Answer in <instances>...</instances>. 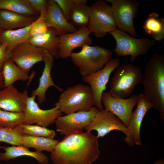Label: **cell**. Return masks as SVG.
I'll return each mask as SVG.
<instances>
[{
	"mask_svg": "<svg viewBox=\"0 0 164 164\" xmlns=\"http://www.w3.org/2000/svg\"><path fill=\"white\" fill-rule=\"evenodd\" d=\"M138 95L133 94L128 98L114 97L104 91L101 101L104 108L115 115L127 127L134 107L137 104Z\"/></svg>",
	"mask_w": 164,
	"mask_h": 164,
	"instance_id": "obj_14",
	"label": "cell"
},
{
	"mask_svg": "<svg viewBox=\"0 0 164 164\" xmlns=\"http://www.w3.org/2000/svg\"><path fill=\"white\" fill-rule=\"evenodd\" d=\"M4 79L2 72H0V90L4 88Z\"/></svg>",
	"mask_w": 164,
	"mask_h": 164,
	"instance_id": "obj_36",
	"label": "cell"
},
{
	"mask_svg": "<svg viewBox=\"0 0 164 164\" xmlns=\"http://www.w3.org/2000/svg\"><path fill=\"white\" fill-rule=\"evenodd\" d=\"M0 9L28 16H36L38 13L32 8L29 0H0Z\"/></svg>",
	"mask_w": 164,
	"mask_h": 164,
	"instance_id": "obj_28",
	"label": "cell"
},
{
	"mask_svg": "<svg viewBox=\"0 0 164 164\" xmlns=\"http://www.w3.org/2000/svg\"><path fill=\"white\" fill-rule=\"evenodd\" d=\"M27 91L19 92L13 85L0 90V109L13 112H23L26 107Z\"/></svg>",
	"mask_w": 164,
	"mask_h": 164,
	"instance_id": "obj_18",
	"label": "cell"
},
{
	"mask_svg": "<svg viewBox=\"0 0 164 164\" xmlns=\"http://www.w3.org/2000/svg\"><path fill=\"white\" fill-rule=\"evenodd\" d=\"M48 9L43 19L48 27H52L56 31L59 36L72 33L78 29L72 25L64 16L54 0H48Z\"/></svg>",
	"mask_w": 164,
	"mask_h": 164,
	"instance_id": "obj_17",
	"label": "cell"
},
{
	"mask_svg": "<svg viewBox=\"0 0 164 164\" xmlns=\"http://www.w3.org/2000/svg\"><path fill=\"white\" fill-rule=\"evenodd\" d=\"M142 27L145 33L150 35L155 41L164 39V19L160 18L158 13L149 14L144 22Z\"/></svg>",
	"mask_w": 164,
	"mask_h": 164,
	"instance_id": "obj_26",
	"label": "cell"
},
{
	"mask_svg": "<svg viewBox=\"0 0 164 164\" xmlns=\"http://www.w3.org/2000/svg\"><path fill=\"white\" fill-rule=\"evenodd\" d=\"M82 47L79 52H72L70 57L83 77L101 69L112 59L113 52L107 48L88 45Z\"/></svg>",
	"mask_w": 164,
	"mask_h": 164,
	"instance_id": "obj_3",
	"label": "cell"
},
{
	"mask_svg": "<svg viewBox=\"0 0 164 164\" xmlns=\"http://www.w3.org/2000/svg\"><path fill=\"white\" fill-rule=\"evenodd\" d=\"M78 0H54L66 18L69 21L72 9Z\"/></svg>",
	"mask_w": 164,
	"mask_h": 164,
	"instance_id": "obj_34",
	"label": "cell"
},
{
	"mask_svg": "<svg viewBox=\"0 0 164 164\" xmlns=\"http://www.w3.org/2000/svg\"><path fill=\"white\" fill-rule=\"evenodd\" d=\"M53 59V56L49 53L45 56L43 61L44 63V67L39 78L38 86L31 93V96L37 97L39 104H42L46 101V94L49 87L53 86L60 92L63 91L54 83L51 76Z\"/></svg>",
	"mask_w": 164,
	"mask_h": 164,
	"instance_id": "obj_19",
	"label": "cell"
},
{
	"mask_svg": "<svg viewBox=\"0 0 164 164\" xmlns=\"http://www.w3.org/2000/svg\"><path fill=\"white\" fill-rule=\"evenodd\" d=\"M10 58V52L7 50L5 46L2 44L0 48V72H2L3 65L5 61Z\"/></svg>",
	"mask_w": 164,
	"mask_h": 164,
	"instance_id": "obj_35",
	"label": "cell"
},
{
	"mask_svg": "<svg viewBox=\"0 0 164 164\" xmlns=\"http://www.w3.org/2000/svg\"><path fill=\"white\" fill-rule=\"evenodd\" d=\"M98 139L91 132L65 135L51 152L53 164H91L100 152Z\"/></svg>",
	"mask_w": 164,
	"mask_h": 164,
	"instance_id": "obj_1",
	"label": "cell"
},
{
	"mask_svg": "<svg viewBox=\"0 0 164 164\" xmlns=\"http://www.w3.org/2000/svg\"><path fill=\"white\" fill-rule=\"evenodd\" d=\"M58 102L60 111L67 114L89 110L94 105V98L89 86L79 84L63 91Z\"/></svg>",
	"mask_w": 164,
	"mask_h": 164,
	"instance_id": "obj_5",
	"label": "cell"
},
{
	"mask_svg": "<svg viewBox=\"0 0 164 164\" xmlns=\"http://www.w3.org/2000/svg\"><path fill=\"white\" fill-rule=\"evenodd\" d=\"M111 4L113 16L118 29L129 34L133 36H137L134 24L140 3L135 0H106Z\"/></svg>",
	"mask_w": 164,
	"mask_h": 164,
	"instance_id": "obj_9",
	"label": "cell"
},
{
	"mask_svg": "<svg viewBox=\"0 0 164 164\" xmlns=\"http://www.w3.org/2000/svg\"><path fill=\"white\" fill-rule=\"evenodd\" d=\"M23 124L15 128L0 127V142L13 145H21Z\"/></svg>",
	"mask_w": 164,
	"mask_h": 164,
	"instance_id": "obj_30",
	"label": "cell"
},
{
	"mask_svg": "<svg viewBox=\"0 0 164 164\" xmlns=\"http://www.w3.org/2000/svg\"><path fill=\"white\" fill-rule=\"evenodd\" d=\"M154 106L143 94L138 95L137 108L132 111L127 127L131 139L134 145H141L140 130L144 118L148 111Z\"/></svg>",
	"mask_w": 164,
	"mask_h": 164,
	"instance_id": "obj_16",
	"label": "cell"
},
{
	"mask_svg": "<svg viewBox=\"0 0 164 164\" xmlns=\"http://www.w3.org/2000/svg\"><path fill=\"white\" fill-rule=\"evenodd\" d=\"M154 164H164V161L162 159H159L155 161Z\"/></svg>",
	"mask_w": 164,
	"mask_h": 164,
	"instance_id": "obj_37",
	"label": "cell"
},
{
	"mask_svg": "<svg viewBox=\"0 0 164 164\" xmlns=\"http://www.w3.org/2000/svg\"><path fill=\"white\" fill-rule=\"evenodd\" d=\"M2 46V44L0 41V48Z\"/></svg>",
	"mask_w": 164,
	"mask_h": 164,
	"instance_id": "obj_38",
	"label": "cell"
},
{
	"mask_svg": "<svg viewBox=\"0 0 164 164\" xmlns=\"http://www.w3.org/2000/svg\"><path fill=\"white\" fill-rule=\"evenodd\" d=\"M46 32L38 37H30L29 41L31 43L47 50L54 58L59 56V37L56 30L48 27Z\"/></svg>",
	"mask_w": 164,
	"mask_h": 164,
	"instance_id": "obj_23",
	"label": "cell"
},
{
	"mask_svg": "<svg viewBox=\"0 0 164 164\" xmlns=\"http://www.w3.org/2000/svg\"><path fill=\"white\" fill-rule=\"evenodd\" d=\"M32 24L15 30L0 29V41L5 46L9 52L17 45L29 41L30 38L29 32Z\"/></svg>",
	"mask_w": 164,
	"mask_h": 164,
	"instance_id": "obj_22",
	"label": "cell"
},
{
	"mask_svg": "<svg viewBox=\"0 0 164 164\" xmlns=\"http://www.w3.org/2000/svg\"><path fill=\"white\" fill-rule=\"evenodd\" d=\"M36 97H29L28 94L26 96V107L23 112L24 124L36 123L39 126L47 128L54 124L57 118L62 115L59 103H55V106L51 109L44 110L41 109L35 101Z\"/></svg>",
	"mask_w": 164,
	"mask_h": 164,
	"instance_id": "obj_10",
	"label": "cell"
},
{
	"mask_svg": "<svg viewBox=\"0 0 164 164\" xmlns=\"http://www.w3.org/2000/svg\"><path fill=\"white\" fill-rule=\"evenodd\" d=\"M141 83L143 95L152 103L164 120V55L153 54L145 67Z\"/></svg>",
	"mask_w": 164,
	"mask_h": 164,
	"instance_id": "obj_2",
	"label": "cell"
},
{
	"mask_svg": "<svg viewBox=\"0 0 164 164\" xmlns=\"http://www.w3.org/2000/svg\"></svg>",
	"mask_w": 164,
	"mask_h": 164,
	"instance_id": "obj_39",
	"label": "cell"
},
{
	"mask_svg": "<svg viewBox=\"0 0 164 164\" xmlns=\"http://www.w3.org/2000/svg\"><path fill=\"white\" fill-rule=\"evenodd\" d=\"M142 77L141 69L132 63L120 65L115 69L108 92L113 97L126 98L141 83Z\"/></svg>",
	"mask_w": 164,
	"mask_h": 164,
	"instance_id": "obj_4",
	"label": "cell"
},
{
	"mask_svg": "<svg viewBox=\"0 0 164 164\" xmlns=\"http://www.w3.org/2000/svg\"><path fill=\"white\" fill-rule=\"evenodd\" d=\"M110 33L116 42V47L113 52L118 56H130L131 63L138 56L147 54L155 44L153 39L134 38L118 29Z\"/></svg>",
	"mask_w": 164,
	"mask_h": 164,
	"instance_id": "obj_6",
	"label": "cell"
},
{
	"mask_svg": "<svg viewBox=\"0 0 164 164\" xmlns=\"http://www.w3.org/2000/svg\"><path fill=\"white\" fill-rule=\"evenodd\" d=\"M87 0H78L72 9L69 21L76 27H87L89 24L91 8L87 4Z\"/></svg>",
	"mask_w": 164,
	"mask_h": 164,
	"instance_id": "obj_25",
	"label": "cell"
},
{
	"mask_svg": "<svg viewBox=\"0 0 164 164\" xmlns=\"http://www.w3.org/2000/svg\"><path fill=\"white\" fill-rule=\"evenodd\" d=\"M23 133L26 135L36 137H41L53 139L55 136V131L46 127L38 125H27L23 124Z\"/></svg>",
	"mask_w": 164,
	"mask_h": 164,
	"instance_id": "obj_31",
	"label": "cell"
},
{
	"mask_svg": "<svg viewBox=\"0 0 164 164\" xmlns=\"http://www.w3.org/2000/svg\"><path fill=\"white\" fill-rule=\"evenodd\" d=\"M35 16H26L0 9V30H13L29 26L36 19Z\"/></svg>",
	"mask_w": 164,
	"mask_h": 164,
	"instance_id": "obj_21",
	"label": "cell"
},
{
	"mask_svg": "<svg viewBox=\"0 0 164 164\" xmlns=\"http://www.w3.org/2000/svg\"><path fill=\"white\" fill-rule=\"evenodd\" d=\"M0 148L5 152L0 151V160L6 162L22 156H29L36 159L40 164H46L49 162L48 157L42 152L37 151L32 152L22 145H13L11 146H2Z\"/></svg>",
	"mask_w": 164,
	"mask_h": 164,
	"instance_id": "obj_20",
	"label": "cell"
},
{
	"mask_svg": "<svg viewBox=\"0 0 164 164\" xmlns=\"http://www.w3.org/2000/svg\"><path fill=\"white\" fill-rule=\"evenodd\" d=\"M4 87L12 85L16 81H26L29 78L28 73L17 65L9 58L4 62L2 70Z\"/></svg>",
	"mask_w": 164,
	"mask_h": 164,
	"instance_id": "obj_24",
	"label": "cell"
},
{
	"mask_svg": "<svg viewBox=\"0 0 164 164\" xmlns=\"http://www.w3.org/2000/svg\"><path fill=\"white\" fill-rule=\"evenodd\" d=\"M99 110L93 106L87 110H82L58 117L55 123L57 132L66 135L83 132Z\"/></svg>",
	"mask_w": 164,
	"mask_h": 164,
	"instance_id": "obj_11",
	"label": "cell"
},
{
	"mask_svg": "<svg viewBox=\"0 0 164 164\" xmlns=\"http://www.w3.org/2000/svg\"><path fill=\"white\" fill-rule=\"evenodd\" d=\"M84 129L87 132L96 131L97 132L96 136L98 139L104 137L114 130L119 131L126 135L124 140L128 145L132 146L134 145L127 127L118 118L105 108L99 111L96 114Z\"/></svg>",
	"mask_w": 164,
	"mask_h": 164,
	"instance_id": "obj_8",
	"label": "cell"
},
{
	"mask_svg": "<svg viewBox=\"0 0 164 164\" xmlns=\"http://www.w3.org/2000/svg\"><path fill=\"white\" fill-rule=\"evenodd\" d=\"M23 112L7 111L0 109V127L15 128L24 124Z\"/></svg>",
	"mask_w": 164,
	"mask_h": 164,
	"instance_id": "obj_29",
	"label": "cell"
},
{
	"mask_svg": "<svg viewBox=\"0 0 164 164\" xmlns=\"http://www.w3.org/2000/svg\"><path fill=\"white\" fill-rule=\"evenodd\" d=\"M91 33L87 27L78 28L73 32L65 34L59 36V56L62 59L70 57L73 50L85 45H90Z\"/></svg>",
	"mask_w": 164,
	"mask_h": 164,
	"instance_id": "obj_15",
	"label": "cell"
},
{
	"mask_svg": "<svg viewBox=\"0 0 164 164\" xmlns=\"http://www.w3.org/2000/svg\"><path fill=\"white\" fill-rule=\"evenodd\" d=\"M59 142L57 139L24 134L22 138L21 145L32 148L41 152L46 151L51 152Z\"/></svg>",
	"mask_w": 164,
	"mask_h": 164,
	"instance_id": "obj_27",
	"label": "cell"
},
{
	"mask_svg": "<svg viewBox=\"0 0 164 164\" xmlns=\"http://www.w3.org/2000/svg\"><path fill=\"white\" fill-rule=\"evenodd\" d=\"M90 6V19L87 27L94 36L102 38L118 29L110 5L106 1L99 0Z\"/></svg>",
	"mask_w": 164,
	"mask_h": 164,
	"instance_id": "obj_7",
	"label": "cell"
},
{
	"mask_svg": "<svg viewBox=\"0 0 164 164\" xmlns=\"http://www.w3.org/2000/svg\"><path fill=\"white\" fill-rule=\"evenodd\" d=\"M47 50L27 41L13 48L10 52V58L18 67L29 73L36 63L43 61Z\"/></svg>",
	"mask_w": 164,
	"mask_h": 164,
	"instance_id": "obj_13",
	"label": "cell"
},
{
	"mask_svg": "<svg viewBox=\"0 0 164 164\" xmlns=\"http://www.w3.org/2000/svg\"><path fill=\"white\" fill-rule=\"evenodd\" d=\"M120 65V61L119 59L112 58L101 69L83 77L84 81L88 84L91 89L94 98V105L99 111L103 109L101 96L106 90L110 76Z\"/></svg>",
	"mask_w": 164,
	"mask_h": 164,
	"instance_id": "obj_12",
	"label": "cell"
},
{
	"mask_svg": "<svg viewBox=\"0 0 164 164\" xmlns=\"http://www.w3.org/2000/svg\"><path fill=\"white\" fill-rule=\"evenodd\" d=\"M48 27L43 21V19L39 17L32 24L30 30V37L41 36L45 34Z\"/></svg>",
	"mask_w": 164,
	"mask_h": 164,
	"instance_id": "obj_32",
	"label": "cell"
},
{
	"mask_svg": "<svg viewBox=\"0 0 164 164\" xmlns=\"http://www.w3.org/2000/svg\"><path fill=\"white\" fill-rule=\"evenodd\" d=\"M30 5L33 9L39 13V17L44 19L48 9V0H29Z\"/></svg>",
	"mask_w": 164,
	"mask_h": 164,
	"instance_id": "obj_33",
	"label": "cell"
}]
</instances>
